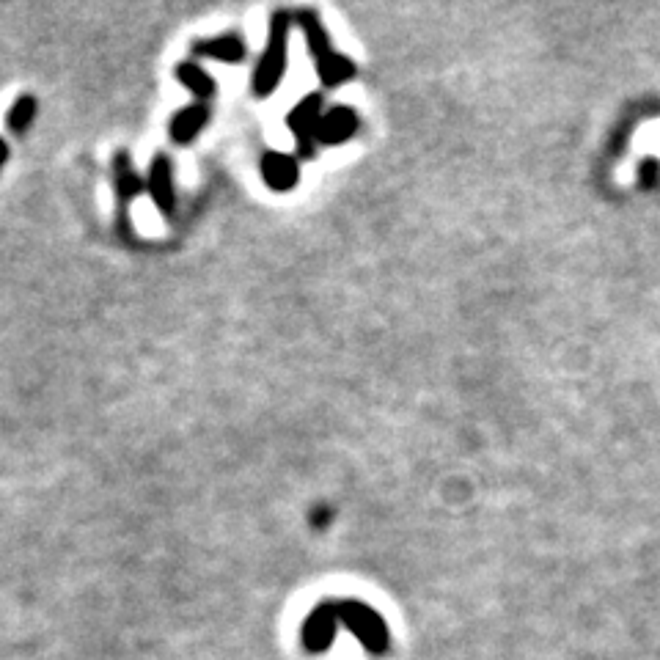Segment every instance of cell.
I'll return each instance as SVG.
<instances>
[{"label": "cell", "instance_id": "10", "mask_svg": "<svg viewBox=\"0 0 660 660\" xmlns=\"http://www.w3.org/2000/svg\"><path fill=\"white\" fill-rule=\"evenodd\" d=\"M176 80L185 83L198 99H209L215 94V80H212L201 66L193 64V61H185V64L176 66Z\"/></svg>", "mask_w": 660, "mask_h": 660}, {"label": "cell", "instance_id": "4", "mask_svg": "<svg viewBox=\"0 0 660 660\" xmlns=\"http://www.w3.org/2000/svg\"><path fill=\"white\" fill-rule=\"evenodd\" d=\"M174 171H171V160L165 154L154 157L152 168H149V196H152L154 207L160 209L163 215H174L176 209V193H174Z\"/></svg>", "mask_w": 660, "mask_h": 660}, {"label": "cell", "instance_id": "8", "mask_svg": "<svg viewBox=\"0 0 660 660\" xmlns=\"http://www.w3.org/2000/svg\"><path fill=\"white\" fill-rule=\"evenodd\" d=\"M209 121V108L204 102H196L190 108L179 110L174 119H171V141L174 143H190L196 138L198 132L207 127Z\"/></svg>", "mask_w": 660, "mask_h": 660}, {"label": "cell", "instance_id": "9", "mask_svg": "<svg viewBox=\"0 0 660 660\" xmlns=\"http://www.w3.org/2000/svg\"><path fill=\"white\" fill-rule=\"evenodd\" d=\"M113 185H116V193H119L121 201H132L143 190V179L135 171L130 154L119 152L116 160H113Z\"/></svg>", "mask_w": 660, "mask_h": 660}, {"label": "cell", "instance_id": "11", "mask_svg": "<svg viewBox=\"0 0 660 660\" xmlns=\"http://www.w3.org/2000/svg\"><path fill=\"white\" fill-rule=\"evenodd\" d=\"M33 116H36V99L20 97L9 110V127L17 132V135H22V132L31 127Z\"/></svg>", "mask_w": 660, "mask_h": 660}, {"label": "cell", "instance_id": "12", "mask_svg": "<svg viewBox=\"0 0 660 660\" xmlns=\"http://www.w3.org/2000/svg\"><path fill=\"white\" fill-rule=\"evenodd\" d=\"M6 157H9V149H6V143L0 141V168H3V163H6Z\"/></svg>", "mask_w": 660, "mask_h": 660}, {"label": "cell", "instance_id": "6", "mask_svg": "<svg viewBox=\"0 0 660 660\" xmlns=\"http://www.w3.org/2000/svg\"><path fill=\"white\" fill-rule=\"evenodd\" d=\"M262 176L267 187H273L278 193L292 190L297 185V176H300L297 160L284 152H267L262 157Z\"/></svg>", "mask_w": 660, "mask_h": 660}, {"label": "cell", "instance_id": "3", "mask_svg": "<svg viewBox=\"0 0 660 660\" xmlns=\"http://www.w3.org/2000/svg\"><path fill=\"white\" fill-rule=\"evenodd\" d=\"M322 97L319 94H308L306 99H300L295 110L289 113V130L295 132L297 157L300 160H311L317 154V135L319 124H322Z\"/></svg>", "mask_w": 660, "mask_h": 660}, {"label": "cell", "instance_id": "1", "mask_svg": "<svg viewBox=\"0 0 660 660\" xmlns=\"http://www.w3.org/2000/svg\"><path fill=\"white\" fill-rule=\"evenodd\" d=\"M297 25H300V31L306 33V44L311 55H314V61H317V75L322 80V86L333 88L355 77V64L330 47L328 33H325L314 11H300L297 14Z\"/></svg>", "mask_w": 660, "mask_h": 660}, {"label": "cell", "instance_id": "2", "mask_svg": "<svg viewBox=\"0 0 660 660\" xmlns=\"http://www.w3.org/2000/svg\"><path fill=\"white\" fill-rule=\"evenodd\" d=\"M289 28H292V17L286 11H275L270 20V39L264 47V55L259 58V66L253 72V94L256 97H267L273 94L281 75L286 69V42H289Z\"/></svg>", "mask_w": 660, "mask_h": 660}, {"label": "cell", "instance_id": "7", "mask_svg": "<svg viewBox=\"0 0 660 660\" xmlns=\"http://www.w3.org/2000/svg\"><path fill=\"white\" fill-rule=\"evenodd\" d=\"M245 42H242L237 33H223L215 39H198L193 44V55H207V58H218L226 64H237L245 58Z\"/></svg>", "mask_w": 660, "mask_h": 660}, {"label": "cell", "instance_id": "5", "mask_svg": "<svg viewBox=\"0 0 660 660\" xmlns=\"http://www.w3.org/2000/svg\"><path fill=\"white\" fill-rule=\"evenodd\" d=\"M355 130H358V113L352 108L339 105V108H330L328 113L322 116L317 141L325 143V146H339V143L350 141Z\"/></svg>", "mask_w": 660, "mask_h": 660}]
</instances>
